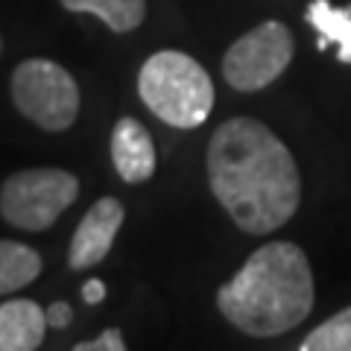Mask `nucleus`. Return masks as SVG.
Listing matches in <instances>:
<instances>
[{"label":"nucleus","instance_id":"9","mask_svg":"<svg viewBox=\"0 0 351 351\" xmlns=\"http://www.w3.org/2000/svg\"><path fill=\"white\" fill-rule=\"evenodd\" d=\"M47 328V311L32 299H9L0 304V351H36Z\"/></svg>","mask_w":351,"mask_h":351},{"label":"nucleus","instance_id":"15","mask_svg":"<svg viewBox=\"0 0 351 351\" xmlns=\"http://www.w3.org/2000/svg\"><path fill=\"white\" fill-rule=\"evenodd\" d=\"M73 322V311L68 302H53L47 307V325L50 328H68Z\"/></svg>","mask_w":351,"mask_h":351},{"label":"nucleus","instance_id":"3","mask_svg":"<svg viewBox=\"0 0 351 351\" xmlns=\"http://www.w3.org/2000/svg\"><path fill=\"white\" fill-rule=\"evenodd\" d=\"M138 94L158 120L176 129L202 126L214 108V82L188 53H152L138 73Z\"/></svg>","mask_w":351,"mask_h":351},{"label":"nucleus","instance_id":"10","mask_svg":"<svg viewBox=\"0 0 351 351\" xmlns=\"http://www.w3.org/2000/svg\"><path fill=\"white\" fill-rule=\"evenodd\" d=\"M307 24L319 32V50H328L337 44L339 62L351 64V6L337 9L328 0H313L307 6Z\"/></svg>","mask_w":351,"mask_h":351},{"label":"nucleus","instance_id":"5","mask_svg":"<svg viewBox=\"0 0 351 351\" xmlns=\"http://www.w3.org/2000/svg\"><path fill=\"white\" fill-rule=\"evenodd\" d=\"M12 103L36 126L64 132L80 117V88L59 62L27 59L12 73Z\"/></svg>","mask_w":351,"mask_h":351},{"label":"nucleus","instance_id":"11","mask_svg":"<svg viewBox=\"0 0 351 351\" xmlns=\"http://www.w3.org/2000/svg\"><path fill=\"white\" fill-rule=\"evenodd\" d=\"M68 12L97 15L112 32H132L144 24L147 0H59Z\"/></svg>","mask_w":351,"mask_h":351},{"label":"nucleus","instance_id":"1","mask_svg":"<svg viewBox=\"0 0 351 351\" xmlns=\"http://www.w3.org/2000/svg\"><path fill=\"white\" fill-rule=\"evenodd\" d=\"M208 184L234 226L269 234L302 202V176L284 141L255 117H232L208 141Z\"/></svg>","mask_w":351,"mask_h":351},{"label":"nucleus","instance_id":"13","mask_svg":"<svg viewBox=\"0 0 351 351\" xmlns=\"http://www.w3.org/2000/svg\"><path fill=\"white\" fill-rule=\"evenodd\" d=\"M299 351H351V307L328 316L319 328H313L302 339Z\"/></svg>","mask_w":351,"mask_h":351},{"label":"nucleus","instance_id":"7","mask_svg":"<svg viewBox=\"0 0 351 351\" xmlns=\"http://www.w3.org/2000/svg\"><path fill=\"white\" fill-rule=\"evenodd\" d=\"M126 219V208L114 196H103L97 199L88 214L80 219L68 249V267L71 269H91L100 261H106V255L114 246V237L120 232Z\"/></svg>","mask_w":351,"mask_h":351},{"label":"nucleus","instance_id":"14","mask_svg":"<svg viewBox=\"0 0 351 351\" xmlns=\"http://www.w3.org/2000/svg\"><path fill=\"white\" fill-rule=\"evenodd\" d=\"M71 351H129V348H126L123 334H120L117 328H108V331H103L97 339H88V343L73 346Z\"/></svg>","mask_w":351,"mask_h":351},{"label":"nucleus","instance_id":"4","mask_svg":"<svg viewBox=\"0 0 351 351\" xmlns=\"http://www.w3.org/2000/svg\"><path fill=\"white\" fill-rule=\"evenodd\" d=\"M80 196V179L59 167L12 173L0 188V217L21 232H44Z\"/></svg>","mask_w":351,"mask_h":351},{"label":"nucleus","instance_id":"6","mask_svg":"<svg viewBox=\"0 0 351 351\" xmlns=\"http://www.w3.org/2000/svg\"><path fill=\"white\" fill-rule=\"evenodd\" d=\"M295 53L293 32L281 21H263L228 47L223 76L234 91H261L290 68Z\"/></svg>","mask_w":351,"mask_h":351},{"label":"nucleus","instance_id":"12","mask_svg":"<svg viewBox=\"0 0 351 351\" xmlns=\"http://www.w3.org/2000/svg\"><path fill=\"white\" fill-rule=\"evenodd\" d=\"M41 276V255L18 240H0V295L18 293Z\"/></svg>","mask_w":351,"mask_h":351},{"label":"nucleus","instance_id":"2","mask_svg":"<svg viewBox=\"0 0 351 351\" xmlns=\"http://www.w3.org/2000/svg\"><path fill=\"white\" fill-rule=\"evenodd\" d=\"M316 287L302 246L276 240L252 252L232 281L217 290L219 313L249 337H278L313 311Z\"/></svg>","mask_w":351,"mask_h":351},{"label":"nucleus","instance_id":"17","mask_svg":"<svg viewBox=\"0 0 351 351\" xmlns=\"http://www.w3.org/2000/svg\"><path fill=\"white\" fill-rule=\"evenodd\" d=\"M0 50H3V41H0Z\"/></svg>","mask_w":351,"mask_h":351},{"label":"nucleus","instance_id":"8","mask_svg":"<svg viewBox=\"0 0 351 351\" xmlns=\"http://www.w3.org/2000/svg\"><path fill=\"white\" fill-rule=\"evenodd\" d=\"M112 164L126 184H141L156 173V144L135 117H120L112 129Z\"/></svg>","mask_w":351,"mask_h":351},{"label":"nucleus","instance_id":"16","mask_svg":"<svg viewBox=\"0 0 351 351\" xmlns=\"http://www.w3.org/2000/svg\"><path fill=\"white\" fill-rule=\"evenodd\" d=\"M82 299L88 302V304H100L103 299H106V284L100 281V278H91L82 287Z\"/></svg>","mask_w":351,"mask_h":351}]
</instances>
